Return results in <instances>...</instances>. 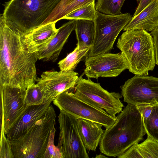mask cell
Segmentation results:
<instances>
[{
	"instance_id": "6da1fadb",
	"label": "cell",
	"mask_w": 158,
	"mask_h": 158,
	"mask_svg": "<svg viewBox=\"0 0 158 158\" xmlns=\"http://www.w3.org/2000/svg\"><path fill=\"white\" fill-rule=\"evenodd\" d=\"M23 33L8 27L0 18V85L26 89L37 79L36 53L29 52Z\"/></svg>"
},
{
	"instance_id": "7a4b0ae2",
	"label": "cell",
	"mask_w": 158,
	"mask_h": 158,
	"mask_svg": "<svg viewBox=\"0 0 158 158\" xmlns=\"http://www.w3.org/2000/svg\"><path fill=\"white\" fill-rule=\"evenodd\" d=\"M146 134L141 112L136 106L127 104L114 123L105 130L99 144L100 150L107 156L118 157L142 141Z\"/></svg>"
},
{
	"instance_id": "3957f363",
	"label": "cell",
	"mask_w": 158,
	"mask_h": 158,
	"mask_svg": "<svg viewBox=\"0 0 158 158\" xmlns=\"http://www.w3.org/2000/svg\"><path fill=\"white\" fill-rule=\"evenodd\" d=\"M117 47L128 65L129 71L135 75L148 76L156 64L153 38L142 29L125 31L118 38Z\"/></svg>"
},
{
	"instance_id": "277c9868",
	"label": "cell",
	"mask_w": 158,
	"mask_h": 158,
	"mask_svg": "<svg viewBox=\"0 0 158 158\" xmlns=\"http://www.w3.org/2000/svg\"><path fill=\"white\" fill-rule=\"evenodd\" d=\"M61 0H10L3 5L6 24L23 34L42 25Z\"/></svg>"
},
{
	"instance_id": "5b68a950",
	"label": "cell",
	"mask_w": 158,
	"mask_h": 158,
	"mask_svg": "<svg viewBox=\"0 0 158 158\" xmlns=\"http://www.w3.org/2000/svg\"><path fill=\"white\" fill-rule=\"evenodd\" d=\"M56 115L52 105L43 117L23 135L9 140L13 158H43L51 132L56 124Z\"/></svg>"
},
{
	"instance_id": "8992f818",
	"label": "cell",
	"mask_w": 158,
	"mask_h": 158,
	"mask_svg": "<svg viewBox=\"0 0 158 158\" xmlns=\"http://www.w3.org/2000/svg\"><path fill=\"white\" fill-rule=\"evenodd\" d=\"M132 18L129 13L111 15L97 11V16L94 21L95 29L94 42L86 56L107 53L113 49L119 34Z\"/></svg>"
},
{
	"instance_id": "52a82bcc",
	"label": "cell",
	"mask_w": 158,
	"mask_h": 158,
	"mask_svg": "<svg viewBox=\"0 0 158 158\" xmlns=\"http://www.w3.org/2000/svg\"><path fill=\"white\" fill-rule=\"evenodd\" d=\"M74 94L77 98L114 118L123 110L124 105L120 100L122 95L118 92H109L99 83L79 77Z\"/></svg>"
},
{
	"instance_id": "ba28073f",
	"label": "cell",
	"mask_w": 158,
	"mask_h": 158,
	"mask_svg": "<svg viewBox=\"0 0 158 158\" xmlns=\"http://www.w3.org/2000/svg\"><path fill=\"white\" fill-rule=\"evenodd\" d=\"M60 110L65 111L77 118L87 119L101 124L106 129L110 128L116 118L111 116L77 98L74 93L65 91L53 101Z\"/></svg>"
},
{
	"instance_id": "9c48e42d",
	"label": "cell",
	"mask_w": 158,
	"mask_h": 158,
	"mask_svg": "<svg viewBox=\"0 0 158 158\" xmlns=\"http://www.w3.org/2000/svg\"><path fill=\"white\" fill-rule=\"evenodd\" d=\"M60 111L57 146L63 158H89L78 130L77 118L65 111Z\"/></svg>"
},
{
	"instance_id": "30bf717a",
	"label": "cell",
	"mask_w": 158,
	"mask_h": 158,
	"mask_svg": "<svg viewBox=\"0 0 158 158\" xmlns=\"http://www.w3.org/2000/svg\"><path fill=\"white\" fill-rule=\"evenodd\" d=\"M124 102L134 106L158 103V77L135 75L121 86Z\"/></svg>"
},
{
	"instance_id": "8fae6325",
	"label": "cell",
	"mask_w": 158,
	"mask_h": 158,
	"mask_svg": "<svg viewBox=\"0 0 158 158\" xmlns=\"http://www.w3.org/2000/svg\"><path fill=\"white\" fill-rule=\"evenodd\" d=\"M84 73L88 78L113 77L128 68V65L122 53H106L86 56Z\"/></svg>"
},
{
	"instance_id": "7c38bea8",
	"label": "cell",
	"mask_w": 158,
	"mask_h": 158,
	"mask_svg": "<svg viewBox=\"0 0 158 158\" xmlns=\"http://www.w3.org/2000/svg\"><path fill=\"white\" fill-rule=\"evenodd\" d=\"M78 74L74 71L43 72L35 82L43 94L44 103H51L61 93L74 88L79 78Z\"/></svg>"
},
{
	"instance_id": "4fadbf2b",
	"label": "cell",
	"mask_w": 158,
	"mask_h": 158,
	"mask_svg": "<svg viewBox=\"0 0 158 158\" xmlns=\"http://www.w3.org/2000/svg\"><path fill=\"white\" fill-rule=\"evenodd\" d=\"M26 89L0 85L1 126L5 134L28 106L25 103Z\"/></svg>"
},
{
	"instance_id": "5bb4252c",
	"label": "cell",
	"mask_w": 158,
	"mask_h": 158,
	"mask_svg": "<svg viewBox=\"0 0 158 158\" xmlns=\"http://www.w3.org/2000/svg\"><path fill=\"white\" fill-rule=\"evenodd\" d=\"M51 103H44L28 106L6 133L8 139H15L24 134L37 121L43 117Z\"/></svg>"
},
{
	"instance_id": "9a60e30c",
	"label": "cell",
	"mask_w": 158,
	"mask_h": 158,
	"mask_svg": "<svg viewBox=\"0 0 158 158\" xmlns=\"http://www.w3.org/2000/svg\"><path fill=\"white\" fill-rule=\"evenodd\" d=\"M76 20L65 23L58 29L56 35L42 50L37 52L38 59L55 62L71 32L75 29Z\"/></svg>"
},
{
	"instance_id": "2e32d148",
	"label": "cell",
	"mask_w": 158,
	"mask_h": 158,
	"mask_svg": "<svg viewBox=\"0 0 158 158\" xmlns=\"http://www.w3.org/2000/svg\"><path fill=\"white\" fill-rule=\"evenodd\" d=\"M56 23L40 26L23 34V39L29 52L36 53L45 47L56 35Z\"/></svg>"
},
{
	"instance_id": "e0dca14e",
	"label": "cell",
	"mask_w": 158,
	"mask_h": 158,
	"mask_svg": "<svg viewBox=\"0 0 158 158\" xmlns=\"http://www.w3.org/2000/svg\"><path fill=\"white\" fill-rule=\"evenodd\" d=\"M158 26V0H152L141 12L132 18L123 28L126 31L142 29L151 31Z\"/></svg>"
},
{
	"instance_id": "ac0fdd59",
	"label": "cell",
	"mask_w": 158,
	"mask_h": 158,
	"mask_svg": "<svg viewBox=\"0 0 158 158\" xmlns=\"http://www.w3.org/2000/svg\"><path fill=\"white\" fill-rule=\"evenodd\" d=\"M78 130L83 144L87 150L95 151L105 130L102 125L87 119H77Z\"/></svg>"
},
{
	"instance_id": "d6986e66",
	"label": "cell",
	"mask_w": 158,
	"mask_h": 158,
	"mask_svg": "<svg viewBox=\"0 0 158 158\" xmlns=\"http://www.w3.org/2000/svg\"><path fill=\"white\" fill-rule=\"evenodd\" d=\"M95 0H61L42 25L51 23H56L69 14L90 4Z\"/></svg>"
},
{
	"instance_id": "ffe728a7",
	"label": "cell",
	"mask_w": 158,
	"mask_h": 158,
	"mask_svg": "<svg viewBox=\"0 0 158 158\" xmlns=\"http://www.w3.org/2000/svg\"><path fill=\"white\" fill-rule=\"evenodd\" d=\"M75 30L77 40V46L91 48L95 33L94 22L86 20H76Z\"/></svg>"
},
{
	"instance_id": "44dd1931",
	"label": "cell",
	"mask_w": 158,
	"mask_h": 158,
	"mask_svg": "<svg viewBox=\"0 0 158 158\" xmlns=\"http://www.w3.org/2000/svg\"><path fill=\"white\" fill-rule=\"evenodd\" d=\"M91 47H80L77 46L74 50L58 63L60 70L73 71L82 58L86 56Z\"/></svg>"
},
{
	"instance_id": "7402d4cb",
	"label": "cell",
	"mask_w": 158,
	"mask_h": 158,
	"mask_svg": "<svg viewBox=\"0 0 158 158\" xmlns=\"http://www.w3.org/2000/svg\"><path fill=\"white\" fill-rule=\"evenodd\" d=\"M125 0H97L96 10L102 13L111 15L121 14V8Z\"/></svg>"
},
{
	"instance_id": "603a6c76",
	"label": "cell",
	"mask_w": 158,
	"mask_h": 158,
	"mask_svg": "<svg viewBox=\"0 0 158 158\" xmlns=\"http://www.w3.org/2000/svg\"><path fill=\"white\" fill-rule=\"evenodd\" d=\"M97 15L95 2L76 10L64 16L63 19L70 20H86L94 22Z\"/></svg>"
},
{
	"instance_id": "cb8c5ba5",
	"label": "cell",
	"mask_w": 158,
	"mask_h": 158,
	"mask_svg": "<svg viewBox=\"0 0 158 158\" xmlns=\"http://www.w3.org/2000/svg\"><path fill=\"white\" fill-rule=\"evenodd\" d=\"M135 145L142 158H158V142L149 136L143 142Z\"/></svg>"
},
{
	"instance_id": "d4e9b609",
	"label": "cell",
	"mask_w": 158,
	"mask_h": 158,
	"mask_svg": "<svg viewBox=\"0 0 158 158\" xmlns=\"http://www.w3.org/2000/svg\"><path fill=\"white\" fill-rule=\"evenodd\" d=\"M143 122L147 136L158 142V103L153 105L151 114Z\"/></svg>"
},
{
	"instance_id": "484cf974",
	"label": "cell",
	"mask_w": 158,
	"mask_h": 158,
	"mask_svg": "<svg viewBox=\"0 0 158 158\" xmlns=\"http://www.w3.org/2000/svg\"><path fill=\"white\" fill-rule=\"evenodd\" d=\"M44 101L43 94L36 84L34 83L27 88L25 98L27 106L41 105Z\"/></svg>"
},
{
	"instance_id": "4316f807",
	"label": "cell",
	"mask_w": 158,
	"mask_h": 158,
	"mask_svg": "<svg viewBox=\"0 0 158 158\" xmlns=\"http://www.w3.org/2000/svg\"><path fill=\"white\" fill-rule=\"evenodd\" d=\"M6 136L4 127L1 126L0 158H13L11 144Z\"/></svg>"
},
{
	"instance_id": "83f0119b",
	"label": "cell",
	"mask_w": 158,
	"mask_h": 158,
	"mask_svg": "<svg viewBox=\"0 0 158 158\" xmlns=\"http://www.w3.org/2000/svg\"><path fill=\"white\" fill-rule=\"evenodd\" d=\"M56 130H52L43 158H63L62 154L57 146L54 143V139Z\"/></svg>"
},
{
	"instance_id": "f1b7e54d",
	"label": "cell",
	"mask_w": 158,
	"mask_h": 158,
	"mask_svg": "<svg viewBox=\"0 0 158 158\" xmlns=\"http://www.w3.org/2000/svg\"><path fill=\"white\" fill-rule=\"evenodd\" d=\"M118 158H142L135 144L132 145Z\"/></svg>"
},
{
	"instance_id": "f546056e",
	"label": "cell",
	"mask_w": 158,
	"mask_h": 158,
	"mask_svg": "<svg viewBox=\"0 0 158 158\" xmlns=\"http://www.w3.org/2000/svg\"><path fill=\"white\" fill-rule=\"evenodd\" d=\"M150 33L153 36L156 64L158 65V26L152 31Z\"/></svg>"
},
{
	"instance_id": "4dcf8cb0",
	"label": "cell",
	"mask_w": 158,
	"mask_h": 158,
	"mask_svg": "<svg viewBox=\"0 0 158 158\" xmlns=\"http://www.w3.org/2000/svg\"><path fill=\"white\" fill-rule=\"evenodd\" d=\"M152 0H139V4L133 16H134L141 12Z\"/></svg>"
},
{
	"instance_id": "1f68e13d",
	"label": "cell",
	"mask_w": 158,
	"mask_h": 158,
	"mask_svg": "<svg viewBox=\"0 0 158 158\" xmlns=\"http://www.w3.org/2000/svg\"><path fill=\"white\" fill-rule=\"evenodd\" d=\"M107 157L101 154H100L99 155H96L95 157V158H103Z\"/></svg>"
},
{
	"instance_id": "d6a6232c",
	"label": "cell",
	"mask_w": 158,
	"mask_h": 158,
	"mask_svg": "<svg viewBox=\"0 0 158 158\" xmlns=\"http://www.w3.org/2000/svg\"></svg>"
}]
</instances>
